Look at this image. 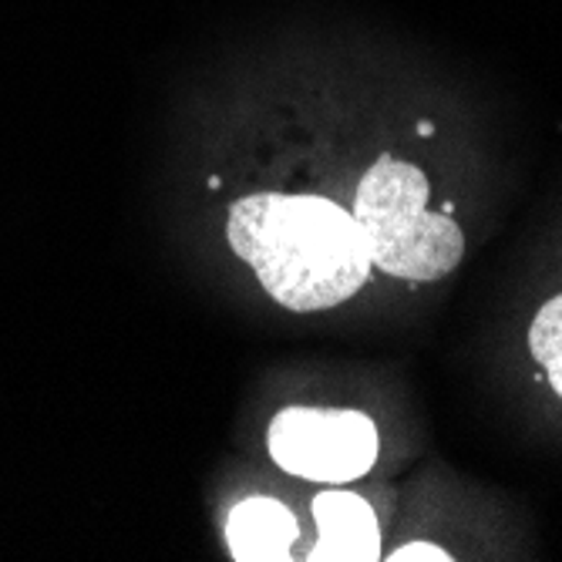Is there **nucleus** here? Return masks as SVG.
Returning <instances> with one entry per match:
<instances>
[{"mask_svg": "<svg viewBox=\"0 0 562 562\" xmlns=\"http://www.w3.org/2000/svg\"><path fill=\"white\" fill-rule=\"evenodd\" d=\"M226 236L260 286L293 314L340 306L374 267L353 213L324 195H246L229 210Z\"/></svg>", "mask_w": 562, "mask_h": 562, "instance_id": "f257e3e1", "label": "nucleus"}, {"mask_svg": "<svg viewBox=\"0 0 562 562\" xmlns=\"http://www.w3.org/2000/svg\"><path fill=\"white\" fill-rule=\"evenodd\" d=\"M353 220L371 263L387 277L431 283L465 257V233L451 216L428 210V176L401 159H378L353 195Z\"/></svg>", "mask_w": 562, "mask_h": 562, "instance_id": "f03ea898", "label": "nucleus"}, {"mask_svg": "<svg viewBox=\"0 0 562 562\" xmlns=\"http://www.w3.org/2000/svg\"><path fill=\"white\" fill-rule=\"evenodd\" d=\"M267 448L286 475L347 485L374 469L381 435L364 412L350 407H286L270 422Z\"/></svg>", "mask_w": 562, "mask_h": 562, "instance_id": "7ed1b4c3", "label": "nucleus"}, {"mask_svg": "<svg viewBox=\"0 0 562 562\" xmlns=\"http://www.w3.org/2000/svg\"><path fill=\"white\" fill-rule=\"evenodd\" d=\"M317 546L311 549L314 562H374L381 559V532L371 502L353 492H321L314 498Z\"/></svg>", "mask_w": 562, "mask_h": 562, "instance_id": "20e7f679", "label": "nucleus"}, {"mask_svg": "<svg viewBox=\"0 0 562 562\" xmlns=\"http://www.w3.org/2000/svg\"><path fill=\"white\" fill-rule=\"evenodd\" d=\"M296 539V516L277 498H243L226 519V546L236 562H283Z\"/></svg>", "mask_w": 562, "mask_h": 562, "instance_id": "39448f33", "label": "nucleus"}, {"mask_svg": "<svg viewBox=\"0 0 562 562\" xmlns=\"http://www.w3.org/2000/svg\"><path fill=\"white\" fill-rule=\"evenodd\" d=\"M529 350L546 371L552 391L562 397V293L546 300L529 327Z\"/></svg>", "mask_w": 562, "mask_h": 562, "instance_id": "423d86ee", "label": "nucleus"}, {"mask_svg": "<svg viewBox=\"0 0 562 562\" xmlns=\"http://www.w3.org/2000/svg\"><path fill=\"white\" fill-rule=\"evenodd\" d=\"M387 559L391 562H428V559L431 562H448L451 555L435 542H407V546H397Z\"/></svg>", "mask_w": 562, "mask_h": 562, "instance_id": "0eeeda50", "label": "nucleus"}]
</instances>
